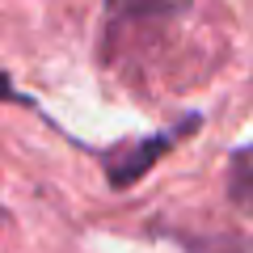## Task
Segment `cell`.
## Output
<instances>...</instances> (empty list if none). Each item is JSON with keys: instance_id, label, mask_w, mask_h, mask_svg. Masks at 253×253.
Listing matches in <instances>:
<instances>
[{"instance_id": "obj_1", "label": "cell", "mask_w": 253, "mask_h": 253, "mask_svg": "<svg viewBox=\"0 0 253 253\" xmlns=\"http://www.w3.org/2000/svg\"><path fill=\"white\" fill-rule=\"evenodd\" d=\"M177 135H165V139H148V144H135V148H123V152L110 156V181L114 186H126V181H135L139 173L148 169V165L156 161V156L165 152V148L173 144Z\"/></svg>"}, {"instance_id": "obj_2", "label": "cell", "mask_w": 253, "mask_h": 253, "mask_svg": "<svg viewBox=\"0 0 253 253\" xmlns=\"http://www.w3.org/2000/svg\"><path fill=\"white\" fill-rule=\"evenodd\" d=\"M228 190H232V199L241 203V207H253V144L245 148V152H236Z\"/></svg>"}, {"instance_id": "obj_3", "label": "cell", "mask_w": 253, "mask_h": 253, "mask_svg": "<svg viewBox=\"0 0 253 253\" xmlns=\"http://www.w3.org/2000/svg\"><path fill=\"white\" fill-rule=\"evenodd\" d=\"M0 97H13V84H9V76L0 72Z\"/></svg>"}]
</instances>
